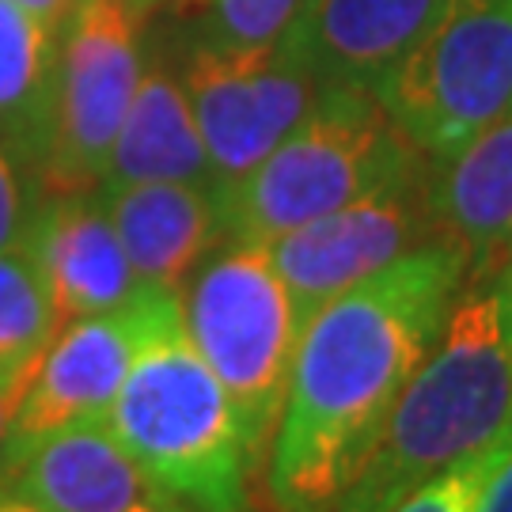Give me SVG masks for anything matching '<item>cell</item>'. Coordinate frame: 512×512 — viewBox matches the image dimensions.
I'll use <instances>...</instances> for the list:
<instances>
[{
    "instance_id": "6da1fadb",
    "label": "cell",
    "mask_w": 512,
    "mask_h": 512,
    "mask_svg": "<svg viewBox=\"0 0 512 512\" xmlns=\"http://www.w3.org/2000/svg\"><path fill=\"white\" fill-rule=\"evenodd\" d=\"M471 262L448 236L357 281L311 315L266 448L277 512H334L433 349Z\"/></svg>"
},
{
    "instance_id": "7a4b0ae2",
    "label": "cell",
    "mask_w": 512,
    "mask_h": 512,
    "mask_svg": "<svg viewBox=\"0 0 512 512\" xmlns=\"http://www.w3.org/2000/svg\"><path fill=\"white\" fill-rule=\"evenodd\" d=\"M512 421V296L467 274L433 349L391 406L384 437L334 512H387Z\"/></svg>"
},
{
    "instance_id": "3957f363",
    "label": "cell",
    "mask_w": 512,
    "mask_h": 512,
    "mask_svg": "<svg viewBox=\"0 0 512 512\" xmlns=\"http://www.w3.org/2000/svg\"><path fill=\"white\" fill-rule=\"evenodd\" d=\"M110 433L194 512H247L258 471L228 391L183 327L179 300L148 330L107 414Z\"/></svg>"
},
{
    "instance_id": "277c9868",
    "label": "cell",
    "mask_w": 512,
    "mask_h": 512,
    "mask_svg": "<svg viewBox=\"0 0 512 512\" xmlns=\"http://www.w3.org/2000/svg\"><path fill=\"white\" fill-rule=\"evenodd\" d=\"M425 164L376 95L319 88L308 118L239 183L220 190L224 239L270 247L277 236L410 179Z\"/></svg>"
},
{
    "instance_id": "5b68a950",
    "label": "cell",
    "mask_w": 512,
    "mask_h": 512,
    "mask_svg": "<svg viewBox=\"0 0 512 512\" xmlns=\"http://www.w3.org/2000/svg\"><path fill=\"white\" fill-rule=\"evenodd\" d=\"M183 327L236 406L255 463L285 403L300 342L293 300L274 258L258 243L224 239L179 289Z\"/></svg>"
},
{
    "instance_id": "8992f818",
    "label": "cell",
    "mask_w": 512,
    "mask_h": 512,
    "mask_svg": "<svg viewBox=\"0 0 512 512\" xmlns=\"http://www.w3.org/2000/svg\"><path fill=\"white\" fill-rule=\"evenodd\" d=\"M376 103L425 160L512 118V0H448Z\"/></svg>"
},
{
    "instance_id": "52a82bcc",
    "label": "cell",
    "mask_w": 512,
    "mask_h": 512,
    "mask_svg": "<svg viewBox=\"0 0 512 512\" xmlns=\"http://www.w3.org/2000/svg\"><path fill=\"white\" fill-rule=\"evenodd\" d=\"M129 0H84L57 38L46 145L35 179L42 194L95 190L110 145L141 80V46Z\"/></svg>"
},
{
    "instance_id": "ba28073f",
    "label": "cell",
    "mask_w": 512,
    "mask_h": 512,
    "mask_svg": "<svg viewBox=\"0 0 512 512\" xmlns=\"http://www.w3.org/2000/svg\"><path fill=\"white\" fill-rule=\"evenodd\" d=\"M179 80L209 152L217 194L262 164L308 118L319 95V84L281 46L213 50L194 42Z\"/></svg>"
},
{
    "instance_id": "9c48e42d",
    "label": "cell",
    "mask_w": 512,
    "mask_h": 512,
    "mask_svg": "<svg viewBox=\"0 0 512 512\" xmlns=\"http://www.w3.org/2000/svg\"><path fill=\"white\" fill-rule=\"evenodd\" d=\"M433 236L440 232L425 202V171H418L277 236L266 251L289 289L296 323L304 330L323 304Z\"/></svg>"
},
{
    "instance_id": "30bf717a",
    "label": "cell",
    "mask_w": 512,
    "mask_h": 512,
    "mask_svg": "<svg viewBox=\"0 0 512 512\" xmlns=\"http://www.w3.org/2000/svg\"><path fill=\"white\" fill-rule=\"evenodd\" d=\"M175 300L179 293L145 285L122 308L65 323L38 357L0 448H19L73 421H107L137 349Z\"/></svg>"
},
{
    "instance_id": "8fae6325",
    "label": "cell",
    "mask_w": 512,
    "mask_h": 512,
    "mask_svg": "<svg viewBox=\"0 0 512 512\" xmlns=\"http://www.w3.org/2000/svg\"><path fill=\"white\" fill-rule=\"evenodd\" d=\"M0 490L42 512H194L129 456L107 421H73L0 448Z\"/></svg>"
},
{
    "instance_id": "7c38bea8",
    "label": "cell",
    "mask_w": 512,
    "mask_h": 512,
    "mask_svg": "<svg viewBox=\"0 0 512 512\" xmlns=\"http://www.w3.org/2000/svg\"><path fill=\"white\" fill-rule=\"evenodd\" d=\"M448 0H304L277 42L319 88L376 95Z\"/></svg>"
},
{
    "instance_id": "4fadbf2b",
    "label": "cell",
    "mask_w": 512,
    "mask_h": 512,
    "mask_svg": "<svg viewBox=\"0 0 512 512\" xmlns=\"http://www.w3.org/2000/svg\"><path fill=\"white\" fill-rule=\"evenodd\" d=\"M23 251L35 258L61 327L122 308L145 289L95 190L42 194Z\"/></svg>"
},
{
    "instance_id": "5bb4252c",
    "label": "cell",
    "mask_w": 512,
    "mask_h": 512,
    "mask_svg": "<svg viewBox=\"0 0 512 512\" xmlns=\"http://www.w3.org/2000/svg\"><path fill=\"white\" fill-rule=\"evenodd\" d=\"M145 285L179 293L224 243L220 194L194 183H126L95 190Z\"/></svg>"
},
{
    "instance_id": "9a60e30c",
    "label": "cell",
    "mask_w": 512,
    "mask_h": 512,
    "mask_svg": "<svg viewBox=\"0 0 512 512\" xmlns=\"http://www.w3.org/2000/svg\"><path fill=\"white\" fill-rule=\"evenodd\" d=\"M425 202L440 236L463 247L467 274L486 270L512 239V118L429 160Z\"/></svg>"
},
{
    "instance_id": "2e32d148",
    "label": "cell",
    "mask_w": 512,
    "mask_h": 512,
    "mask_svg": "<svg viewBox=\"0 0 512 512\" xmlns=\"http://www.w3.org/2000/svg\"><path fill=\"white\" fill-rule=\"evenodd\" d=\"M126 183H194L217 190L183 80L167 65L141 69L122 129L110 145L99 186Z\"/></svg>"
},
{
    "instance_id": "e0dca14e",
    "label": "cell",
    "mask_w": 512,
    "mask_h": 512,
    "mask_svg": "<svg viewBox=\"0 0 512 512\" xmlns=\"http://www.w3.org/2000/svg\"><path fill=\"white\" fill-rule=\"evenodd\" d=\"M57 38L19 4L0 0V141L35 175L50 99H54Z\"/></svg>"
},
{
    "instance_id": "ac0fdd59",
    "label": "cell",
    "mask_w": 512,
    "mask_h": 512,
    "mask_svg": "<svg viewBox=\"0 0 512 512\" xmlns=\"http://www.w3.org/2000/svg\"><path fill=\"white\" fill-rule=\"evenodd\" d=\"M57 330L54 300L35 258L23 247L0 251V372L35 368Z\"/></svg>"
},
{
    "instance_id": "d6986e66",
    "label": "cell",
    "mask_w": 512,
    "mask_h": 512,
    "mask_svg": "<svg viewBox=\"0 0 512 512\" xmlns=\"http://www.w3.org/2000/svg\"><path fill=\"white\" fill-rule=\"evenodd\" d=\"M300 8L304 0H194L186 16L198 19V46L262 50L285 38Z\"/></svg>"
},
{
    "instance_id": "ffe728a7",
    "label": "cell",
    "mask_w": 512,
    "mask_h": 512,
    "mask_svg": "<svg viewBox=\"0 0 512 512\" xmlns=\"http://www.w3.org/2000/svg\"><path fill=\"white\" fill-rule=\"evenodd\" d=\"M509 448H512V421L509 429L501 437L490 440L486 448H478L467 459L444 467L440 475L421 482L418 490H410L403 501H395L387 512H478L482 494H486L494 471L501 467V459L509 456Z\"/></svg>"
},
{
    "instance_id": "44dd1931",
    "label": "cell",
    "mask_w": 512,
    "mask_h": 512,
    "mask_svg": "<svg viewBox=\"0 0 512 512\" xmlns=\"http://www.w3.org/2000/svg\"><path fill=\"white\" fill-rule=\"evenodd\" d=\"M38 198H42V186L31 175V167L0 141V251L23 247Z\"/></svg>"
},
{
    "instance_id": "7402d4cb",
    "label": "cell",
    "mask_w": 512,
    "mask_h": 512,
    "mask_svg": "<svg viewBox=\"0 0 512 512\" xmlns=\"http://www.w3.org/2000/svg\"><path fill=\"white\" fill-rule=\"evenodd\" d=\"M12 4H19L27 16H35L54 38H61V31L73 23V16L80 12L84 0H12Z\"/></svg>"
},
{
    "instance_id": "603a6c76",
    "label": "cell",
    "mask_w": 512,
    "mask_h": 512,
    "mask_svg": "<svg viewBox=\"0 0 512 512\" xmlns=\"http://www.w3.org/2000/svg\"><path fill=\"white\" fill-rule=\"evenodd\" d=\"M478 512H512V448H509V456L501 459V467L494 471V478H490Z\"/></svg>"
},
{
    "instance_id": "cb8c5ba5",
    "label": "cell",
    "mask_w": 512,
    "mask_h": 512,
    "mask_svg": "<svg viewBox=\"0 0 512 512\" xmlns=\"http://www.w3.org/2000/svg\"><path fill=\"white\" fill-rule=\"evenodd\" d=\"M31 372H35V368H23V372H0V444H4L8 421H12L19 399H23V391H27Z\"/></svg>"
},
{
    "instance_id": "d4e9b609",
    "label": "cell",
    "mask_w": 512,
    "mask_h": 512,
    "mask_svg": "<svg viewBox=\"0 0 512 512\" xmlns=\"http://www.w3.org/2000/svg\"><path fill=\"white\" fill-rule=\"evenodd\" d=\"M478 274H490L497 281V285H501V289H505V293L512 296V239L505 243V247H501V251H497L494 262H490L486 270H478Z\"/></svg>"
},
{
    "instance_id": "484cf974",
    "label": "cell",
    "mask_w": 512,
    "mask_h": 512,
    "mask_svg": "<svg viewBox=\"0 0 512 512\" xmlns=\"http://www.w3.org/2000/svg\"><path fill=\"white\" fill-rule=\"evenodd\" d=\"M194 0H129V8H133V16L145 19L152 16V12H164V8H171V12H186Z\"/></svg>"
},
{
    "instance_id": "4316f807",
    "label": "cell",
    "mask_w": 512,
    "mask_h": 512,
    "mask_svg": "<svg viewBox=\"0 0 512 512\" xmlns=\"http://www.w3.org/2000/svg\"><path fill=\"white\" fill-rule=\"evenodd\" d=\"M0 512H42V509H35V505H31V501H23V497L4 494V490H0Z\"/></svg>"
}]
</instances>
